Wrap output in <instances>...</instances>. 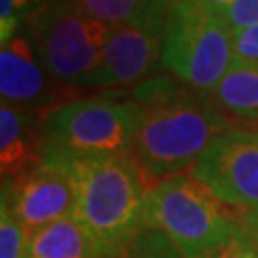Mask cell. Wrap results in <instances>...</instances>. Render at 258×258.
<instances>
[{"mask_svg":"<svg viewBox=\"0 0 258 258\" xmlns=\"http://www.w3.org/2000/svg\"><path fill=\"white\" fill-rule=\"evenodd\" d=\"M233 61L231 31L197 0H172L161 63L195 92H214Z\"/></svg>","mask_w":258,"mask_h":258,"instance_id":"277c9868","label":"cell"},{"mask_svg":"<svg viewBox=\"0 0 258 258\" xmlns=\"http://www.w3.org/2000/svg\"><path fill=\"white\" fill-rule=\"evenodd\" d=\"M142 105L115 96H90L57 105L42 115L44 159L132 155Z\"/></svg>","mask_w":258,"mask_h":258,"instance_id":"3957f363","label":"cell"},{"mask_svg":"<svg viewBox=\"0 0 258 258\" xmlns=\"http://www.w3.org/2000/svg\"><path fill=\"white\" fill-rule=\"evenodd\" d=\"M214 96L226 111L243 119L258 120V61L233 57Z\"/></svg>","mask_w":258,"mask_h":258,"instance_id":"5bb4252c","label":"cell"},{"mask_svg":"<svg viewBox=\"0 0 258 258\" xmlns=\"http://www.w3.org/2000/svg\"><path fill=\"white\" fill-rule=\"evenodd\" d=\"M189 174L226 207L258 211V132H224L197 159Z\"/></svg>","mask_w":258,"mask_h":258,"instance_id":"52a82bcc","label":"cell"},{"mask_svg":"<svg viewBox=\"0 0 258 258\" xmlns=\"http://www.w3.org/2000/svg\"><path fill=\"white\" fill-rule=\"evenodd\" d=\"M46 73L63 86L79 84L100 61L109 25L86 14L79 0H44L25 25Z\"/></svg>","mask_w":258,"mask_h":258,"instance_id":"8992f818","label":"cell"},{"mask_svg":"<svg viewBox=\"0 0 258 258\" xmlns=\"http://www.w3.org/2000/svg\"><path fill=\"white\" fill-rule=\"evenodd\" d=\"M172 0H79L86 14L109 27L165 31Z\"/></svg>","mask_w":258,"mask_h":258,"instance_id":"7c38bea8","label":"cell"},{"mask_svg":"<svg viewBox=\"0 0 258 258\" xmlns=\"http://www.w3.org/2000/svg\"><path fill=\"white\" fill-rule=\"evenodd\" d=\"M136 144L132 157L144 176L148 189L191 168L216 138L228 132L230 122L201 94L161 81L144 86Z\"/></svg>","mask_w":258,"mask_h":258,"instance_id":"6da1fadb","label":"cell"},{"mask_svg":"<svg viewBox=\"0 0 258 258\" xmlns=\"http://www.w3.org/2000/svg\"><path fill=\"white\" fill-rule=\"evenodd\" d=\"M163 35L155 29L113 27L100 61L79 88H113L144 79L163 57Z\"/></svg>","mask_w":258,"mask_h":258,"instance_id":"30bf717a","label":"cell"},{"mask_svg":"<svg viewBox=\"0 0 258 258\" xmlns=\"http://www.w3.org/2000/svg\"><path fill=\"white\" fill-rule=\"evenodd\" d=\"M42 4L44 0H0V44L16 37Z\"/></svg>","mask_w":258,"mask_h":258,"instance_id":"2e32d148","label":"cell"},{"mask_svg":"<svg viewBox=\"0 0 258 258\" xmlns=\"http://www.w3.org/2000/svg\"><path fill=\"white\" fill-rule=\"evenodd\" d=\"M29 231L12 214L6 201L0 205V258H25L29 247Z\"/></svg>","mask_w":258,"mask_h":258,"instance_id":"e0dca14e","label":"cell"},{"mask_svg":"<svg viewBox=\"0 0 258 258\" xmlns=\"http://www.w3.org/2000/svg\"><path fill=\"white\" fill-rule=\"evenodd\" d=\"M44 163L42 117L16 105H0V170L2 185L16 187Z\"/></svg>","mask_w":258,"mask_h":258,"instance_id":"8fae6325","label":"cell"},{"mask_svg":"<svg viewBox=\"0 0 258 258\" xmlns=\"http://www.w3.org/2000/svg\"><path fill=\"white\" fill-rule=\"evenodd\" d=\"M0 94L2 102L25 111L48 113L57 105L77 100V88L54 81L40 63L27 31L0 44Z\"/></svg>","mask_w":258,"mask_h":258,"instance_id":"ba28073f","label":"cell"},{"mask_svg":"<svg viewBox=\"0 0 258 258\" xmlns=\"http://www.w3.org/2000/svg\"><path fill=\"white\" fill-rule=\"evenodd\" d=\"M194 258H258V247L243 224H235L226 239Z\"/></svg>","mask_w":258,"mask_h":258,"instance_id":"ac0fdd59","label":"cell"},{"mask_svg":"<svg viewBox=\"0 0 258 258\" xmlns=\"http://www.w3.org/2000/svg\"><path fill=\"white\" fill-rule=\"evenodd\" d=\"M75 180L73 220L98 258H109L144 228L148 184L132 155L63 161Z\"/></svg>","mask_w":258,"mask_h":258,"instance_id":"7a4b0ae2","label":"cell"},{"mask_svg":"<svg viewBox=\"0 0 258 258\" xmlns=\"http://www.w3.org/2000/svg\"><path fill=\"white\" fill-rule=\"evenodd\" d=\"M199 4H203L205 8L212 10V12H220L222 8H226V6H230L233 0H197Z\"/></svg>","mask_w":258,"mask_h":258,"instance_id":"7402d4cb","label":"cell"},{"mask_svg":"<svg viewBox=\"0 0 258 258\" xmlns=\"http://www.w3.org/2000/svg\"><path fill=\"white\" fill-rule=\"evenodd\" d=\"M237 220L226 205L189 174H176L146 194L144 226L163 231L184 254L194 258L230 235Z\"/></svg>","mask_w":258,"mask_h":258,"instance_id":"5b68a950","label":"cell"},{"mask_svg":"<svg viewBox=\"0 0 258 258\" xmlns=\"http://www.w3.org/2000/svg\"><path fill=\"white\" fill-rule=\"evenodd\" d=\"M2 201H6L29 235H33L73 214L75 180L71 168L63 161L44 159V163L16 187L2 185Z\"/></svg>","mask_w":258,"mask_h":258,"instance_id":"9c48e42d","label":"cell"},{"mask_svg":"<svg viewBox=\"0 0 258 258\" xmlns=\"http://www.w3.org/2000/svg\"><path fill=\"white\" fill-rule=\"evenodd\" d=\"M243 226H245V230L249 231L254 245L258 247V211L243 212Z\"/></svg>","mask_w":258,"mask_h":258,"instance_id":"44dd1931","label":"cell"},{"mask_svg":"<svg viewBox=\"0 0 258 258\" xmlns=\"http://www.w3.org/2000/svg\"><path fill=\"white\" fill-rule=\"evenodd\" d=\"M231 40H233V57L258 61V25L231 33Z\"/></svg>","mask_w":258,"mask_h":258,"instance_id":"ffe728a7","label":"cell"},{"mask_svg":"<svg viewBox=\"0 0 258 258\" xmlns=\"http://www.w3.org/2000/svg\"><path fill=\"white\" fill-rule=\"evenodd\" d=\"M25 258H98L86 231L67 216L42 230L35 231L29 239Z\"/></svg>","mask_w":258,"mask_h":258,"instance_id":"4fadbf2b","label":"cell"},{"mask_svg":"<svg viewBox=\"0 0 258 258\" xmlns=\"http://www.w3.org/2000/svg\"><path fill=\"white\" fill-rule=\"evenodd\" d=\"M109 258H184L163 231L144 226Z\"/></svg>","mask_w":258,"mask_h":258,"instance_id":"9a60e30c","label":"cell"},{"mask_svg":"<svg viewBox=\"0 0 258 258\" xmlns=\"http://www.w3.org/2000/svg\"><path fill=\"white\" fill-rule=\"evenodd\" d=\"M231 33L258 25V0H233L230 6L214 12Z\"/></svg>","mask_w":258,"mask_h":258,"instance_id":"d6986e66","label":"cell"}]
</instances>
